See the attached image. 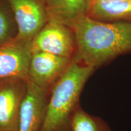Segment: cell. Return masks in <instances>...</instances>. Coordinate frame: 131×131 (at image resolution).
Listing matches in <instances>:
<instances>
[{"label": "cell", "instance_id": "6da1fadb", "mask_svg": "<svg viewBox=\"0 0 131 131\" xmlns=\"http://www.w3.org/2000/svg\"><path fill=\"white\" fill-rule=\"evenodd\" d=\"M70 27L76 42V63L96 69L131 52V21L101 22L84 15Z\"/></svg>", "mask_w": 131, "mask_h": 131}, {"label": "cell", "instance_id": "7a4b0ae2", "mask_svg": "<svg viewBox=\"0 0 131 131\" xmlns=\"http://www.w3.org/2000/svg\"><path fill=\"white\" fill-rule=\"evenodd\" d=\"M95 70L72 61L50 91L40 131H71V120L80 106V96Z\"/></svg>", "mask_w": 131, "mask_h": 131}, {"label": "cell", "instance_id": "3957f363", "mask_svg": "<svg viewBox=\"0 0 131 131\" xmlns=\"http://www.w3.org/2000/svg\"><path fill=\"white\" fill-rule=\"evenodd\" d=\"M76 49L71 28L53 19H48L31 41L32 53L46 52L72 60Z\"/></svg>", "mask_w": 131, "mask_h": 131}, {"label": "cell", "instance_id": "277c9868", "mask_svg": "<svg viewBox=\"0 0 131 131\" xmlns=\"http://www.w3.org/2000/svg\"><path fill=\"white\" fill-rule=\"evenodd\" d=\"M31 41L11 39L0 45V81L10 78L29 80Z\"/></svg>", "mask_w": 131, "mask_h": 131}, {"label": "cell", "instance_id": "5b68a950", "mask_svg": "<svg viewBox=\"0 0 131 131\" xmlns=\"http://www.w3.org/2000/svg\"><path fill=\"white\" fill-rule=\"evenodd\" d=\"M73 60L46 52L32 53L29 80L50 94L56 83Z\"/></svg>", "mask_w": 131, "mask_h": 131}, {"label": "cell", "instance_id": "8992f818", "mask_svg": "<svg viewBox=\"0 0 131 131\" xmlns=\"http://www.w3.org/2000/svg\"><path fill=\"white\" fill-rule=\"evenodd\" d=\"M28 81L10 78L0 81V131H18L21 106Z\"/></svg>", "mask_w": 131, "mask_h": 131}, {"label": "cell", "instance_id": "52a82bcc", "mask_svg": "<svg viewBox=\"0 0 131 131\" xmlns=\"http://www.w3.org/2000/svg\"><path fill=\"white\" fill-rule=\"evenodd\" d=\"M18 26V40L32 41L48 20L45 5L38 0H8Z\"/></svg>", "mask_w": 131, "mask_h": 131}, {"label": "cell", "instance_id": "ba28073f", "mask_svg": "<svg viewBox=\"0 0 131 131\" xmlns=\"http://www.w3.org/2000/svg\"><path fill=\"white\" fill-rule=\"evenodd\" d=\"M49 93L28 80L27 92L21 106L18 131H40L45 120Z\"/></svg>", "mask_w": 131, "mask_h": 131}, {"label": "cell", "instance_id": "9c48e42d", "mask_svg": "<svg viewBox=\"0 0 131 131\" xmlns=\"http://www.w3.org/2000/svg\"><path fill=\"white\" fill-rule=\"evenodd\" d=\"M86 15L101 22L131 21V0H92Z\"/></svg>", "mask_w": 131, "mask_h": 131}, {"label": "cell", "instance_id": "30bf717a", "mask_svg": "<svg viewBox=\"0 0 131 131\" xmlns=\"http://www.w3.org/2000/svg\"><path fill=\"white\" fill-rule=\"evenodd\" d=\"M92 0H45L48 19L70 27L73 21L86 15Z\"/></svg>", "mask_w": 131, "mask_h": 131}, {"label": "cell", "instance_id": "8fae6325", "mask_svg": "<svg viewBox=\"0 0 131 131\" xmlns=\"http://www.w3.org/2000/svg\"><path fill=\"white\" fill-rule=\"evenodd\" d=\"M70 127L71 131H112L104 119L87 112L81 106L73 114Z\"/></svg>", "mask_w": 131, "mask_h": 131}, {"label": "cell", "instance_id": "7c38bea8", "mask_svg": "<svg viewBox=\"0 0 131 131\" xmlns=\"http://www.w3.org/2000/svg\"><path fill=\"white\" fill-rule=\"evenodd\" d=\"M9 23L6 15L0 8V45L6 43L9 38Z\"/></svg>", "mask_w": 131, "mask_h": 131}, {"label": "cell", "instance_id": "4fadbf2b", "mask_svg": "<svg viewBox=\"0 0 131 131\" xmlns=\"http://www.w3.org/2000/svg\"><path fill=\"white\" fill-rule=\"evenodd\" d=\"M108 1H119V0H106Z\"/></svg>", "mask_w": 131, "mask_h": 131}]
</instances>
